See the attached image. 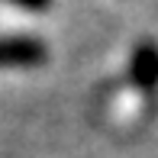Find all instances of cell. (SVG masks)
<instances>
[{
	"mask_svg": "<svg viewBox=\"0 0 158 158\" xmlns=\"http://www.w3.org/2000/svg\"><path fill=\"white\" fill-rule=\"evenodd\" d=\"M48 61V45L35 35H0V68H39Z\"/></svg>",
	"mask_w": 158,
	"mask_h": 158,
	"instance_id": "6da1fadb",
	"label": "cell"
},
{
	"mask_svg": "<svg viewBox=\"0 0 158 158\" xmlns=\"http://www.w3.org/2000/svg\"><path fill=\"white\" fill-rule=\"evenodd\" d=\"M129 77H132V84L139 90H145V94H152L158 87V45L152 39L139 42V45L132 48V58H129Z\"/></svg>",
	"mask_w": 158,
	"mask_h": 158,
	"instance_id": "7a4b0ae2",
	"label": "cell"
}]
</instances>
